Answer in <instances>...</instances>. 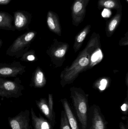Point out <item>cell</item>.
Segmentation results:
<instances>
[{
    "mask_svg": "<svg viewBox=\"0 0 128 129\" xmlns=\"http://www.w3.org/2000/svg\"><path fill=\"white\" fill-rule=\"evenodd\" d=\"M36 104L41 111L47 117L50 121H53V113L51 112L48 102L46 99L41 98L39 101H36Z\"/></svg>",
    "mask_w": 128,
    "mask_h": 129,
    "instance_id": "17",
    "label": "cell"
},
{
    "mask_svg": "<svg viewBox=\"0 0 128 129\" xmlns=\"http://www.w3.org/2000/svg\"><path fill=\"white\" fill-rule=\"evenodd\" d=\"M128 108V91L127 92V97L125 99V102L121 107V109L123 112H126Z\"/></svg>",
    "mask_w": 128,
    "mask_h": 129,
    "instance_id": "25",
    "label": "cell"
},
{
    "mask_svg": "<svg viewBox=\"0 0 128 129\" xmlns=\"http://www.w3.org/2000/svg\"><path fill=\"white\" fill-rule=\"evenodd\" d=\"M30 114V111L26 110L13 117H8L10 127L11 129H31Z\"/></svg>",
    "mask_w": 128,
    "mask_h": 129,
    "instance_id": "8",
    "label": "cell"
},
{
    "mask_svg": "<svg viewBox=\"0 0 128 129\" xmlns=\"http://www.w3.org/2000/svg\"><path fill=\"white\" fill-rule=\"evenodd\" d=\"M91 28V25H87L75 37L73 47L74 53H76L81 48L85 39L90 32Z\"/></svg>",
    "mask_w": 128,
    "mask_h": 129,
    "instance_id": "15",
    "label": "cell"
},
{
    "mask_svg": "<svg viewBox=\"0 0 128 129\" xmlns=\"http://www.w3.org/2000/svg\"><path fill=\"white\" fill-rule=\"evenodd\" d=\"M110 79L107 77H103L96 80L93 84V87L98 89L100 91H103L110 85Z\"/></svg>",
    "mask_w": 128,
    "mask_h": 129,
    "instance_id": "20",
    "label": "cell"
},
{
    "mask_svg": "<svg viewBox=\"0 0 128 129\" xmlns=\"http://www.w3.org/2000/svg\"><path fill=\"white\" fill-rule=\"evenodd\" d=\"M2 44H3V41L2 39H0V48L1 47Z\"/></svg>",
    "mask_w": 128,
    "mask_h": 129,
    "instance_id": "29",
    "label": "cell"
},
{
    "mask_svg": "<svg viewBox=\"0 0 128 129\" xmlns=\"http://www.w3.org/2000/svg\"><path fill=\"white\" fill-rule=\"evenodd\" d=\"M31 114L33 129H52L48 121L40 115L37 116L32 108H31Z\"/></svg>",
    "mask_w": 128,
    "mask_h": 129,
    "instance_id": "14",
    "label": "cell"
},
{
    "mask_svg": "<svg viewBox=\"0 0 128 129\" xmlns=\"http://www.w3.org/2000/svg\"><path fill=\"white\" fill-rule=\"evenodd\" d=\"M119 44L120 46H127L128 45V32H127L125 36L122 38Z\"/></svg>",
    "mask_w": 128,
    "mask_h": 129,
    "instance_id": "23",
    "label": "cell"
},
{
    "mask_svg": "<svg viewBox=\"0 0 128 129\" xmlns=\"http://www.w3.org/2000/svg\"><path fill=\"white\" fill-rule=\"evenodd\" d=\"M61 101L63 105L71 128V129H79L76 120L73 114L67 100L64 98L61 99Z\"/></svg>",
    "mask_w": 128,
    "mask_h": 129,
    "instance_id": "16",
    "label": "cell"
},
{
    "mask_svg": "<svg viewBox=\"0 0 128 129\" xmlns=\"http://www.w3.org/2000/svg\"><path fill=\"white\" fill-rule=\"evenodd\" d=\"M120 129H126L123 123H120Z\"/></svg>",
    "mask_w": 128,
    "mask_h": 129,
    "instance_id": "28",
    "label": "cell"
},
{
    "mask_svg": "<svg viewBox=\"0 0 128 129\" xmlns=\"http://www.w3.org/2000/svg\"><path fill=\"white\" fill-rule=\"evenodd\" d=\"M48 105L51 112L53 113V95L52 94H49L48 96Z\"/></svg>",
    "mask_w": 128,
    "mask_h": 129,
    "instance_id": "24",
    "label": "cell"
},
{
    "mask_svg": "<svg viewBox=\"0 0 128 129\" xmlns=\"http://www.w3.org/2000/svg\"><path fill=\"white\" fill-rule=\"evenodd\" d=\"M91 129H105V124L99 111L95 107L93 110L92 123Z\"/></svg>",
    "mask_w": 128,
    "mask_h": 129,
    "instance_id": "19",
    "label": "cell"
},
{
    "mask_svg": "<svg viewBox=\"0 0 128 129\" xmlns=\"http://www.w3.org/2000/svg\"><path fill=\"white\" fill-rule=\"evenodd\" d=\"M32 18L31 14L26 11L17 10L14 12V24L16 30L20 31L27 29Z\"/></svg>",
    "mask_w": 128,
    "mask_h": 129,
    "instance_id": "9",
    "label": "cell"
},
{
    "mask_svg": "<svg viewBox=\"0 0 128 129\" xmlns=\"http://www.w3.org/2000/svg\"><path fill=\"white\" fill-rule=\"evenodd\" d=\"M25 89L19 77L11 80L0 77V97L2 98H18L23 95Z\"/></svg>",
    "mask_w": 128,
    "mask_h": 129,
    "instance_id": "4",
    "label": "cell"
},
{
    "mask_svg": "<svg viewBox=\"0 0 128 129\" xmlns=\"http://www.w3.org/2000/svg\"><path fill=\"white\" fill-rule=\"evenodd\" d=\"M47 80L43 71L40 67H38L32 74L29 86L31 87L42 88L46 84Z\"/></svg>",
    "mask_w": 128,
    "mask_h": 129,
    "instance_id": "12",
    "label": "cell"
},
{
    "mask_svg": "<svg viewBox=\"0 0 128 129\" xmlns=\"http://www.w3.org/2000/svg\"><path fill=\"white\" fill-rule=\"evenodd\" d=\"M122 5L120 0H98V8L99 10L103 8L118 10Z\"/></svg>",
    "mask_w": 128,
    "mask_h": 129,
    "instance_id": "18",
    "label": "cell"
},
{
    "mask_svg": "<svg viewBox=\"0 0 128 129\" xmlns=\"http://www.w3.org/2000/svg\"><path fill=\"white\" fill-rule=\"evenodd\" d=\"M101 48L100 35L94 32L76 59L61 73L60 83L62 87L73 83L80 74L92 68L102 60L103 56Z\"/></svg>",
    "mask_w": 128,
    "mask_h": 129,
    "instance_id": "1",
    "label": "cell"
},
{
    "mask_svg": "<svg viewBox=\"0 0 128 129\" xmlns=\"http://www.w3.org/2000/svg\"><path fill=\"white\" fill-rule=\"evenodd\" d=\"M90 0H74L71 7L72 23L78 26L84 20L86 13V7Z\"/></svg>",
    "mask_w": 128,
    "mask_h": 129,
    "instance_id": "6",
    "label": "cell"
},
{
    "mask_svg": "<svg viewBox=\"0 0 128 129\" xmlns=\"http://www.w3.org/2000/svg\"><path fill=\"white\" fill-rule=\"evenodd\" d=\"M69 48L68 43L58 41L56 39L53 40L52 44L47 50L46 53L56 68L60 67L63 65Z\"/></svg>",
    "mask_w": 128,
    "mask_h": 129,
    "instance_id": "5",
    "label": "cell"
},
{
    "mask_svg": "<svg viewBox=\"0 0 128 129\" xmlns=\"http://www.w3.org/2000/svg\"><path fill=\"white\" fill-rule=\"evenodd\" d=\"M61 129H71L65 111L62 112L61 119Z\"/></svg>",
    "mask_w": 128,
    "mask_h": 129,
    "instance_id": "22",
    "label": "cell"
},
{
    "mask_svg": "<svg viewBox=\"0 0 128 129\" xmlns=\"http://www.w3.org/2000/svg\"><path fill=\"white\" fill-rule=\"evenodd\" d=\"M125 84H126V85L127 86H128V74H127L126 76V78H125Z\"/></svg>",
    "mask_w": 128,
    "mask_h": 129,
    "instance_id": "27",
    "label": "cell"
},
{
    "mask_svg": "<svg viewBox=\"0 0 128 129\" xmlns=\"http://www.w3.org/2000/svg\"><path fill=\"white\" fill-rule=\"evenodd\" d=\"M47 24L49 29L56 35L61 36L62 29L58 14L54 11H48L47 16Z\"/></svg>",
    "mask_w": 128,
    "mask_h": 129,
    "instance_id": "10",
    "label": "cell"
},
{
    "mask_svg": "<svg viewBox=\"0 0 128 129\" xmlns=\"http://www.w3.org/2000/svg\"><path fill=\"white\" fill-rule=\"evenodd\" d=\"M20 60L23 62H34L37 61L38 58L35 54V51L32 49L29 50L23 54Z\"/></svg>",
    "mask_w": 128,
    "mask_h": 129,
    "instance_id": "21",
    "label": "cell"
},
{
    "mask_svg": "<svg viewBox=\"0 0 128 129\" xmlns=\"http://www.w3.org/2000/svg\"><path fill=\"white\" fill-rule=\"evenodd\" d=\"M37 35L36 31H29L20 36L8 48L6 54L19 58L29 50L32 42Z\"/></svg>",
    "mask_w": 128,
    "mask_h": 129,
    "instance_id": "3",
    "label": "cell"
},
{
    "mask_svg": "<svg viewBox=\"0 0 128 129\" xmlns=\"http://www.w3.org/2000/svg\"><path fill=\"white\" fill-rule=\"evenodd\" d=\"M12 0H0V5H6L11 2Z\"/></svg>",
    "mask_w": 128,
    "mask_h": 129,
    "instance_id": "26",
    "label": "cell"
},
{
    "mask_svg": "<svg viewBox=\"0 0 128 129\" xmlns=\"http://www.w3.org/2000/svg\"><path fill=\"white\" fill-rule=\"evenodd\" d=\"M115 15L106 24V35L108 38L111 37L119 25L122 16V6L117 10Z\"/></svg>",
    "mask_w": 128,
    "mask_h": 129,
    "instance_id": "11",
    "label": "cell"
},
{
    "mask_svg": "<svg viewBox=\"0 0 128 129\" xmlns=\"http://www.w3.org/2000/svg\"><path fill=\"white\" fill-rule=\"evenodd\" d=\"M1 102H0V106H1Z\"/></svg>",
    "mask_w": 128,
    "mask_h": 129,
    "instance_id": "31",
    "label": "cell"
},
{
    "mask_svg": "<svg viewBox=\"0 0 128 129\" xmlns=\"http://www.w3.org/2000/svg\"><path fill=\"white\" fill-rule=\"evenodd\" d=\"M26 67L22 65L20 62L11 63H0V77H17L25 73Z\"/></svg>",
    "mask_w": 128,
    "mask_h": 129,
    "instance_id": "7",
    "label": "cell"
},
{
    "mask_svg": "<svg viewBox=\"0 0 128 129\" xmlns=\"http://www.w3.org/2000/svg\"><path fill=\"white\" fill-rule=\"evenodd\" d=\"M71 98L73 101L78 119L82 128L86 129L87 126L88 95L80 88L73 86L70 89Z\"/></svg>",
    "mask_w": 128,
    "mask_h": 129,
    "instance_id": "2",
    "label": "cell"
},
{
    "mask_svg": "<svg viewBox=\"0 0 128 129\" xmlns=\"http://www.w3.org/2000/svg\"><path fill=\"white\" fill-rule=\"evenodd\" d=\"M125 1H126V2L128 3V0H125Z\"/></svg>",
    "mask_w": 128,
    "mask_h": 129,
    "instance_id": "30",
    "label": "cell"
},
{
    "mask_svg": "<svg viewBox=\"0 0 128 129\" xmlns=\"http://www.w3.org/2000/svg\"><path fill=\"white\" fill-rule=\"evenodd\" d=\"M14 17L8 12L0 11V29L14 31Z\"/></svg>",
    "mask_w": 128,
    "mask_h": 129,
    "instance_id": "13",
    "label": "cell"
}]
</instances>
